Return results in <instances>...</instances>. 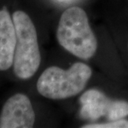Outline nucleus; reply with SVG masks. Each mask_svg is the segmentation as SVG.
<instances>
[{
    "label": "nucleus",
    "instance_id": "nucleus-1",
    "mask_svg": "<svg viewBox=\"0 0 128 128\" xmlns=\"http://www.w3.org/2000/svg\"><path fill=\"white\" fill-rule=\"evenodd\" d=\"M57 38L59 44L82 59H89L97 48L96 38L89 25L86 12L79 7L63 12L58 24Z\"/></svg>",
    "mask_w": 128,
    "mask_h": 128
},
{
    "label": "nucleus",
    "instance_id": "nucleus-2",
    "mask_svg": "<svg viewBox=\"0 0 128 128\" xmlns=\"http://www.w3.org/2000/svg\"><path fill=\"white\" fill-rule=\"evenodd\" d=\"M92 76V69L82 62H76L68 70L50 66L42 73L37 82L41 95L49 99L62 100L81 92Z\"/></svg>",
    "mask_w": 128,
    "mask_h": 128
},
{
    "label": "nucleus",
    "instance_id": "nucleus-3",
    "mask_svg": "<svg viewBox=\"0 0 128 128\" xmlns=\"http://www.w3.org/2000/svg\"><path fill=\"white\" fill-rule=\"evenodd\" d=\"M16 31V47L14 58V72L20 79H28L38 71L41 54L35 26L29 16L22 11L12 15Z\"/></svg>",
    "mask_w": 128,
    "mask_h": 128
},
{
    "label": "nucleus",
    "instance_id": "nucleus-4",
    "mask_svg": "<svg viewBox=\"0 0 128 128\" xmlns=\"http://www.w3.org/2000/svg\"><path fill=\"white\" fill-rule=\"evenodd\" d=\"M80 102L82 105L80 116L83 119L96 120L101 116H105L109 122H112L128 116L127 102L112 101L96 89L84 92L80 97Z\"/></svg>",
    "mask_w": 128,
    "mask_h": 128
},
{
    "label": "nucleus",
    "instance_id": "nucleus-5",
    "mask_svg": "<svg viewBox=\"0 0 128 128\" xmlns=\"http://www.w3.org/2000/svg\"><path fill=\"white\" fill-rule=\"evenodd\" d=\"M35 122L32 103L26 95L17 93L2 106L0 114V128H30Z\"/></svg>",
    "mask_w": 128,
    "mask_h": 128
},
{
    "label": "nucleus",
    "instance_id": "nucleus-6",
    "mask_svg": "<svg viewBox=\"0 0 128 128\" xmlns=\"http://www.w3.org/2000/svg\"><path fill=\"white\" fill-rule=\"evenodd\" d=\"M17 37L12 18L7 10H0V71L14 63Z\"/></svg>",
    "mask_w": 128,
    "mask_h": 128
},
{
    "label": "nucleus",
    "instance_id": "nucleus-7",
    "mask_svg": "<svg viewBox=\"0 0 128 128\" xmlns=\"http://www.w3.org/2000/svg\"><path fill=\"white\" fill-rule=\"evenodd\" d=\"M82 128H128V121L125 119H119L112 121L107 123L102 124H86Z\"/></svg>",
    "mask_w": 128,
    "mask_h": 128
}]
</instances>
